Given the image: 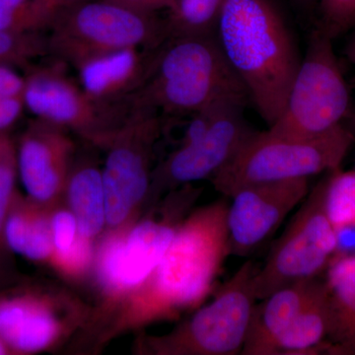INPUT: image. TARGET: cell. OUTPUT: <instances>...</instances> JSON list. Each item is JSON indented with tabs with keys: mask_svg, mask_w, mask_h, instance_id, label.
<instances>
[{
	"mask_svg": "<svg viewBox=\"0 0 355 355\" xmlns=\"http://www.w3.org/2000/svg\"><path fill=\"white\" fill-rule=\"evenodd\" d=\"M216 36L268 127L284 111L300 64L291 29L272 0H224Z\"/></svg>",
	"mask_w": 355,
	"mask_h": 355,
	"instance_id": "1",
	"label": "cell"
},
{
	"mask_svg": "<svg viewBox=\"0 0 355 355\" xmlns=\"http://www.w3.org/2000/svg\"><path fill=\"white\" fill-rule=\"evenodd\" d=\"M133 103L183 116L221 101H250L216 34L169 39L156 51L150 72Z\"/></svg>",
	"mask_w": 355,
	"mask_h": 355,
	"instance_id": "2",
	"label": "cell"
},
{
	"mask_svg": "<svg viewBox=\"0 0 355 355\" xmlns=\"http://www.w3.org/2000/svg\"><path fill=\"white\" fill-rule=\"evenodd\" d=\"M228 198L193 214L149 277L147 317L173 316L196 307L214 288L229 254Z\"/></svg>",
	"mask_w": 355,
	"mask_h": 355,
	"instance_id": "3",
	"label": "cell"
},
{
	"mask_svg": "<svg viewBox=\"0 0 355 355\" xmlns=\"http://www.w3.org/2000/svg\"><path fill=\"white\" fill-rule=\"evenodd\" d=\"M354 142V133L343 123L304 139L254 130L210 180L216 190L229 198L250 184L309 179L340 168Z\"/></svg>",
	"mask_w": 355,
	"mask_h": 355,
	"instance_id": "4",
	"label": "cell"
},
{
	"mask_svg": "<svg viewBox=\"0 0 355 355\" xmlns=\"http://www.w3.org/2000/svg\"><path fill=\"white\" fill-rule=\"evenodd\" d=\"M46 37L49 53L72 67L123 49L157 50L168 41L165 19L111 0L62 6Z\"/></svg>",
	"mask_w": 355,
	"mask_h": 355,
	"instance_id": "5",
	"label": "cell"
},
{
	"mask_svg": "<svg viewBox=\"0 0 355 355\" xmlns=\"http://www.w3.org/2000/svg\"><path fill=\"white\" fill-rule=\"evenodd\" d=\"M349 108V89L333 39L318 28L311 34L284 111L268 130L295 139L316 137L343 123Z\"/></svg>",
	"mask_w": 355,
	"mask_h": 355,
	"instance_id": "6",
	"label": "cell"
},
{
	"mask_svg": "<svg viewBox=\"0 0 355 355\" xmlns=\"http://www.w3.org/2000/svg\"><path fill=\"white\" fill-rule=\"evenodd\" d=\"M324 178L309 191L253 279L257 300L282 287L319 279L336 253V235L324 205Z\"/></svg>",
	"mask_w": 355,
	"mask_h": 355,
	"instance_id": "7",
	"label": "cell"
},
{
	"mask_svg": "<svg viewBox=\"0 0 355 355\" xmlns=\"http://www.w3.org/2000/svg\"><path fill=\"white\" fill-rule=\"evenodd\" d=\"M259 266L247 260L222 284L214 298L190 321L156 345L163 354H241L257 299L253 279Z\"/></svg>",
	"mask_w": 355,
	"mask_h": 355,
	"instance_id": "8",
	"label": "cell"
},
{
	"mask_svg": "<svg viewBox=\"0 0 355 355\" xmlns=\"http://www.w3.org/2000/svg\"><path fill=\"white\" fill-rule=\"evenodd\" d=\"M64 62L31 67L24 76L25 108L37 119L88 135L114 132L132 109V104L112 106L92 99L80 84L67 76Z\"/></svg>",
	"mask_w": 355,
	"mask_h": 355,
	"instance_id": "9",
	"label": "cell"
},
{
	"mask_svg": "<svg viewBox=\"0 0 355 355\" xmlns=\"http://www.w3.org/2000/svg\"><path fill=\"white\" fill-rule=\"evenodd\" d=\"M156 110L133 105L116 137L102 173L106 221L120 225L149 188V153L160 130Z\"/></svg>",
	"mask_w": 355,
	"mask_h": 355,
	"instance_id": "10",
	"label": "cell"
},
{
	"mask_svg": "<svg viewBox=\"0 0 355 355\" xmlns=\"http://www.w3.org/2000/svg\"><path fill=\"white\" fill-rule=\"evenodd\" d=\"M309 191V179H293L250 184L233 193L227 210L230 256L248 258L253 254Z\"/></svg>",
	"mask_w": 355,
	"mask_h": 355,
	"instance_id": "11",
	"label": "cell"
},
{
	"mask_svg": "<svg viewBox=\"0 0 355 355\" xmlns=\"http://www.w3.org/2000/svg\"><path fill=\"white\" fill-rule=\"evenodd\" d=\"M244 108L222 114L202 139L175 151L161 169L162 181L184 184L216 176L254 132L245 120Z\"/></svg>",
	"mask_w": 355,
	"mask_h": 355,
	"instance_id": "12",
	"label": "cell"
},
{
	"mask_svg": "<svg viewBox=\"0 0 355 355\" xmlns=\"http://www.w3.org/2000/svg\"><path fill=\"white\" fill-rule=\"evenodd\" d=\"M62 130L36 119L21 137L16 151L17 169L32 202L53 200L67 179L72 144Z\"/></svg>",
	"mask_w": 355,
	"mask_h": 355,
	"instance_id": "13",
	"label": "cell"
},
{
	"mask_svg": "<svg viewBox=\"0 0 355 355\" xmlns=\"http://www.w3.org/2000/svg\"><path fill=\"white\" fill-rule=\"evenodd\" d=\"M172 221L142 222L127 239L109 242L100 259V275L107 286L132 288L149 279L174 239Z\"/></svg>",
	"mask_w": 355,
	"mask_h": 355,
	"instance_id": "14",
	"label": "cell"
},
{
	"mask_svg": "<svg viewBox=\"0 0 355 355\" xmlns=\"http://www.w3.org/2000/svg\"><path fill=\"white\" fill-rule=\"evenodd\" d=\"M157 50L123 49L83 60L74 67L79 84L96 101L112 106L132 104L149 76Z\"/></svg>",
	"mask_w": 355,
	"mask_h": 355,
	"instance_id": "15",
	"label": "cell"
},
{
	"mask_svg": "<svg viewBox=\"0 0 355 355\" xmlns=\"http://www.w3.org/2000/svg\"><path fill=\"white\" fill-rule=\"evenodd\" d=\"M322 280L315 279L282 287L254 304L243 355L275 354V347Z\"/></svg>",
	"mask_w": 355,
	"mask_h": 355,
	"instance_id": "16",
	"label": "cell"
},
{
	"mask_svg": "<svg viewBox=\"0 0 355 355\" xmlns=\"http://www.w3.org/2000/svg\"><path fill=\"white\" fill-rule=\"evenodd\" d=\"M58 323L43 301L28 292L0 294V340L10 352L32 354L46 349Z\"/></svg>",
	"mask_w": 355,
	"mask_h": 355,
	"instance_id": "17",
	"label": "cell"
},
{
	"mask_svg": "<svg viewBox=\"0 0 355 355\" xmlns=\"http://www.w3.org/2000/svg\"><path fill=\"white\" fill-rule=\"evenodd\" d=\"M324 273L328 354L355 355V254L334 257Z\"/></svg>",
	"mask_w": 355,
	"mask_h": 355,
	"instance_id": "18",
	"label": "cell"
},
{
	"mask_svg": "<svg viewBox=\"0 0 355 355\" xmlns=\"http://www.w3.org/2000/svg\"><path fill=\"white\" fill-rule=\"evenodd\" d=\"M329 313L322 280L275 347V354H328Z\"/></svg>",
	"mask_w": 355,
	"mask_h": 355,
	"instance_id": "19",
	"label": "cell"
},
{
	"mask_svg": "<svg viewBox=\"0 0 355 355\" xmlns=\"http://www.w3.org/2000/svg\"><path fill=\"white\" fill-rule=\"evenodd\" d=\"M3 240L16 254L32 261L44 260L53 248L51 221L32 202L16 196L4 226Z\"/></svg>",
	"mask_w": 355,
	"mask_h": 355,
	"instance_id": "20",
	"label": "cell"
},
{
	"mask_svg": "<svg viewBox=\"0 0 355 355\" xmlns=\"http://www.w3.org/2000/svg\"><path fill=\"white\" fill-rule=\"evenodd\" d=\"M69 200L78 234L87 239L97 235L106 221L102 172L91 166L76 170L69 179Z\"/></svg>",
	"mask_w": 355,
	"mask_h": 355,
	"instance_id": "21",
	"label": "cell"
},
{
	"mask_svg": "<svg viewBox=\"0 0 355 355\" xmlns=\"http://www.w3.org/2000/svg\"><path fill=\"white\" fill-rule=\"evenodd\" d=\"M62 6L60 0H0V31L41 34L51 29Z\"/></svg>",
	"mask_w": 355,
	"mask_h": 355,
	"instance_id": "22",
	"label": "cell"
},
{
	"mask_svg": "<svg viewBox=\"0 0 355 355\" xmlns=\"http://www.w3.org/2000/svg\"><path fill=\"white\" fill-rule=\"evenodd\" d=\"M224 0H176L165 19L168 40L216 34Z\"/></svg>",
	"mask_w": 355,
	"mask_h": 355,
	"instance_id": "23",
	"label": "cell"
},
{
	"mask_svg": "<svg viewBox=\"0 0 355 355\" xmlns=\"http://www.w3.org/2000/svg\"><path fill=\"white\" fill-rule=\"evenodd\" d=\"M324 205L334 227L355 222V171L340 168L324 177Z\"/></svg>",
	"mask_w": 355,
	"mask_h": 355,
	"instance_id": "24",
	"label": "cell"
},
{
	"mask_svg": "<svg viewBox=\"0 0 355 355\" xmlns=\"http://www.w3.org/2000/svg\"><path fill=\"white\" fill-rule=\"evenodd\" d=\"M49 53L48 41L41 34H14L0 31V64L28 65Z\"/></svg>",
	"mask_w": 355,
	"mask_h": 355,
	"instance_id": "25",
	"label": "cell"
},
{
	"mask_svg": "<svg viewBox=\"0 0 355 355\" xmlns=\"http://www.w3.org/2000/svg\"><path fill=\"white\" fill-rule=\"evenodd\" d=\"M17 172L16 150L12 142L8 139L0 159V244H4V226L16 198L15 181Z\"/></svg>",
	"mask_w": 355,
	"mask_h": 355,
	"instance_id": "26",
	"label": "cell"
},
{
	"mask_svg": "<svg viewBox=\"0 0 355 355\" xmlns=\"http://www.w3.org/2000/svg\"><path fill=\"white\" fill-rule=\"evenodd\" d=\"M319 29L331 39L355 27V0H320Z\"/></svg>",
	"mask_w": 355,
	"mask_h": 355,
	"instance_id": "27",
	"label": "cell"
},
{
	"mask_svg": "<svg viewBox=\"0 0 355 355\" xmlns=\"http://www.w3.org/2000/svg\"><path fill=\"white\" fill-rule=\"evenodd\" d=\"M53 247L57 250L58 258L69 253L78 237V227L76 216L71 212L60 211L51 219Z\"/></svg>",
	"mask_w": 355,
	"mask_h": 355,
	"instance_id": "28",
	"label": "cell"
},
{
	"mask_svg": "<svg viewBox=\"0 0 355 355\" xmlns=\"http://www.w3.org/2000/svg\"><path fill=\"white\" fill-rule=\"evenodd\" d=\"M24 108L23 96L0 98V135H6L17 123Z\"/></svg>",
	"mask_w": 355,
	"mask_h": 355,
	"instance_id": "29",
	"label": "cell"
},
{
	"mask_svg": "<svg viewBox=\"0 0 355 355\" xmlns=\"http://www.w3.org/2000/svg\"><path fill=\"white\" fill-rule=\"evenodd\" d=\"M25 78L12 65L0 64V98L23 96Z\"/></svg>",
	"mask_w": 355,
	"mask_h": 355,
	"instance_id": "30",
	"label": "cell"
},
{
	"mask_svg": "<svg viewBox=\"0 0 355 355\" xmlns=\"http://www.w3.org/2000/svg\"><path fill=\"white\" fill-rule=\"evenodd\" d=\"M88 241L87 238L78 235L73 247L70 249L69 253L58 258L62 266L69 270H78L83 268L90 258V246Z\"/></svg>",
	"mask_w": 355,
	"mask_h": 355,
	"instance_id": "31",
	"label": "cell"
},
{
	"mask_svg": "<svg viewBox=\"0 0 355 355\" xmlns=\"http://www.w3.org/2000/svg\"><path fill=\"white\" fill-rule=\"evenodd\" d=\"M133 10L146 13H157L160 10L170 12L176 6V0H111Z\"/></svg>",
	"mask_w": 355,
	"mask_h": 355,
	"instance_id": "32",
	"label": "cell"
},
{
	"mask_svg": "<svg viewBox=\"0 0 355 355\" xmlns=\"http://www.w3.org/2000/svg\"><path fill=\"white\" fill-rule=\"evenodd\" d=\"M336 256L355 254V222L336 228Z\"/></svg>",
	"mask_w": 355,
	"mask_h": 355,
	"instance_id": "33",
	"label": "cell"
},
{
	"mask_svg": "<svg viewBox=\"0 0 355 355\" xmlns=\"http://www.w3.org/2000/svg\"><path fill=\"white\" fill-rule=\"evenodd\" d=\"M345 55L350 62L355 64V33L354 36L352 37L347 48H345Z\"/></svg>",
	"mask_w": 355,
	"mask_h": 355,
	"instance_id": "34",
	"label": "cell"
},
{
	"mask_svg": "<svg viewBox=\"0 0 355 355\" xmlns=\"http://www.w3.org/2000/svg\"><path fill=\"white\" fill-rule=\"evenodd\" d=\"M9 137H7L6 135H0V159H1L2 153H3L4 146H6V144L7 139Z\"/></svg>",
	"mask_w": 355,
	"mask_h": 355,
	"instance_id": "35",
	"label": "cell"
},
{
	"mask_svg": "<svg viewBox=\"0 0 355 355\" xmlns=\"http://www.w3.org/2000/svg\"><path fill=\"white\" fill-rule=\"evenodd\" d=\"M10 354L6 345L0 340V355Z\"/></svg>",
	"mask_w": 355,
	"mask_h": 355,
	"instance_id": "36",
	"label": "cell"
},
{
	"mask_svg": "<svg viewBox=\"0 0 355 355\" xmlns=\"http://www.w3.org/2000/svg\"><path fill=\"white\" fill-rule=\"evenodd\" d=\"M64 6H69V4L76 3V2L83 1V0H60Z\"/></svg>",
	"mask_w": 355,
	"mask_h": 355,
	"instance_id": "37",
	"label": "cell"
},
{
	"mask_svg": "<svg viewBox=\"0 0 355 355\" xmlns=\"http://www.w3.org/2000/svg\"><path fill=\"white\" fill-rule=\"evenodd\" d=\"M354 123H355V116H354Z\"/></svg>",
	"mask_w": 355,
	"mask_h": 355,
	"instance_id": "38",
	"label": "cell"
}]
</instances>
